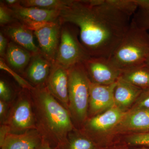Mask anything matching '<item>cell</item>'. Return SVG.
Here are the masks:
<instances>
[{
    "label": "cell",
    "mask_w": 149,
    "mask_h": 149,
    "mask_svg": "<svg viewBox=\"0 0 149 149\" xmlns=\"http://www.w3.org/2000/svg\"><path fill=\"white\" fill-rule=\"evenodd\" d=\"M130 17L106 0H70L61 11V24L79 29L80 42L91 57L109 58L128 31Z\"/></svg>",
    "instance_id": "obj_1"
},
{
    "label": "cell",
    "mask_w": 149,
    "mask_h": 149,
    "mask_svg": "<svg viewBox=\"0 0 149 149\" xmlns=\"http://www.w3.org/2000/svg\"><path fill=\"white\" fill-rule=\"evenodd\" d=\"M36 129L43 141L54 149H62L70 132L76 128L69 111L49 93L46 86L31 90Z\"/></svg>",
    "instance_id": "obj_2"
},
{
    "label": "cell",
    "mask_w": 149,
    "mask_h": 149,
    "mask_svg": "<svg viewBox=\"0 0 149 149\" xmlns=\"http://www.w3.org/2000/svg\"><path fill=\"white\" fill-rule=\"evenodd\" d=\"M149 56V34L133 20L120 45L109 58L121 71L145 64Z\"/></svg>",
    "instance_id": "obj_3"
},
{
    "label": "cell",
    "mask_w": 149,
    "mask_h": 149,
    "mask_svg": "<svg viewBox=\"0 0 149 149\" xmlns=\"http://www.w3.org/2000/svg\"><path fill=\"white\" fill-rule=\"evenodd\" d=\"M68 70V110L74 125L82 127L88 119L91 81L83 63Z\"/></svg>",
    "instance_id": "obj_4"
},
{
    "label": "cell",
    "mask_w": 149,
    "mask_h": 149,
    "mask_svg": "<svg viewBox=\"0 0 149 149\" xmlns=\"http://www.w3.org/2000/svg\"><path fill=\"white\" fill-rule=\"evenodd\" d=\"M4 124L10 133H21L36 129V118L31 91L22 88L11 104Z\"/></svg>",
    "instance_id": "obj_5"
},
{
    "label": "cell",
    "mask_w": 149,
    "mask_h": 149,
    "mask_svg": "<svg viewBox=\"0 0 149 149\" xmlns=\"http://www.w3.org/2000/svg\"><path fill=\"white\" fill-rule=\"evenodd\" d=\"M61 24L60 42L55 62L68 69L91 56L80 42L78 28L69 23Z\"/></svg>",
    "instance_id": "obj_6"
},
{
    "label": "cell",
    "mask_w": 149,
    "mask_h": 149,
    "mask_svg": "<svg viewBox=\"0 0 149 149\" xmlns=\"http://www.w3.org/2000/svg\"><path fill=\"white\" fill-rule=\"evenodd\" d=\"M127 112L115 106L101 113L88 118L80 130L95 142L99 134L115 130Z\"/></svg>",
    "instance_id": "obj_7"
},
{
    "label": "cell",
    "mask_w": 149,
    "mask_h": 149,
    "mask_svg": "<svg viewBox=\"0 0 149 149\" xmlns=\"http://www.w3.org/2000/svg\"><path fill=\"white\" fill-rule=\"evenodd\" d=\"M92 83L109 85L117 82L122 71L109 58L91 57L83 63Z\"/></svg>",
    "instance_id": "obj_8"
},
{
    "label": "cell",
    "mask_w": 149,
    "mask_h": 149,
    "mask_svg": "<svg viewBox=\"0 0 149 149\" xmlns=\"http://www.w3.org/2000/svg\"><path fill=\"white\" fill-rule=\"evenodd\" d=\"M116 82L101 85L91 82L89 96L88 117L100 114L115 106L114 92Z\"/></svg>",
    "instance_id": "obj_9"
},
{
    "label": "cell",
    "mask_w": 149,
    "mask_h": 149,
    "mask_svg": "<svg viewBox=\"0 0 149 149\" xmlns=\"http://www.w3.org/2000/svg\"><path fill=\"white\" fill-rule=\"evenodd\" d=\"M68 70L53 62L46 87L52 95L68 110Z\"/></svg>",
    "instance_id": "obj_10"
},
{
    "label": "cell",
    "mask_w": 149,
    "mask_h": 149,
    "mask_svg": "<svg viewBox=\"0 0 149 149\" xmlns=\"http://www.w3.org/2000/svg\"><path fill=\"white\" fill-rule=\"evenodd\" d=\"M61 24L52 22L34 32L41 53L52 62L55 61L61 40Z\"/></svg>",
    "instance_id": "obj_11"
},
{
    "label": "cell",
    "mask_w": 149,
    "mask_h": 149,
    "mask_svg": "<svg viewBox=\"0 0 149 149\" xmlns=\"http://www.w3.org/2000/svg\"><path fill=\"white\" fill-rule=\"evenodd\" d=\"M53 62L42 53L33 54L23 75L35 88L46 86Z\"/></svg>",
    "instance_id": "obj_12"
},
{
    "label": "cell",
    "mask_w": 149,
    "mask_h": 149,
    "mask_svg": "<svg viewBox=\"0 0 149 149\" xmlns=\"http://www.w3.org/2000/svg\"><path fill=\"white\" fill-rule=\"evenodd\" d=\"M1 32L10 41L26 49L33 54L41 53L35 44L34 33L17 20L2 27Z\"/></svg>",
    "instance_id": "obj_13"
},
{
    "label": "cell",
    "mask_w": 149,
    "mask_h": 149,
    "mask_svg": "<svg viewBox=\"0 0 149 149\" xmlns=\"http://www.w3.org/2000/svg\"><path fill=\"white\" fill-rule=\"evenodd\" d=\"M114 130L120 133L148 132L149 109H130Z\"/></svg>",
    "instance_id": "obj_14"
},
{
    "label": "cell",
    "mask_w": 149,
    "mask_h": 149,
    "mask_svg": "<svg viewBox=\"0 0 149 149\" xmlns=\"http://www.w3.org/2000/svg\"><path fill=\"white\" fill-rule=\"evenodd\" d=\"M143 90L127 82L121 77L115 88V105L125 111L131 108Z\"/></svg>",
    "instance_id": "obj_15"
},
{
    "label": "cell",
    "mask_w": 149,
    "mask_h": 149,
    "mask_svg": "<svg viewBox=\"0 0 149 149\" xmlns=\"http://www.w3.org/2000/svg\"><path fill=\"white\" fill-rule=\"evenodd\" d=\"M43 139L37 129L21 133H9L1 149H37Z\"/></svg>",
    "instance_id": "obj_16"
},
{
    "label": "cell",
    "mask_w": 149,
    "mask_h": 149,
    "mask_svg": "<svg viewBox=\"0 0 149 149\" xmlns=\"http://www.w3.org/2000/svg\"><path fill=\"white\" fill-rule=\"evenodd\" d=\"M17 20L26 19L37 22H60L61 11L49 10L37 7H25L20 3L10 8Z\"/></svg>",
    "instance_id": "obj_17"
},
{
    "label": "cell",
    "mask_w": 149,
    "mask_h": 149,
    "mask_svg": "<svg viewBox=\"0 0 149 149\" xmlns=\"http://www.w3.org/2000/svg\"><path fill=\"white\" fill-rule=\"evenodd\" d=\"M33 54L29 51L10 41L5 57L8 66L17 72L24 73L31 60Z\"/></svg>",
    "instance_id": "obj_18"
},
{
    "label": "cell",
    "mask_w": 149,
    "mask_h": 149,
    "mask_svg": "<svg viewBox=\"0 0 149 149\" xmlns=\"http://www.w3.org/2000/svg\"><path fill=\"white\" fill-rule=\"evenodd\" d=\"M120 77L142 90L149 89V66L146 63L123 70Z\"/></svg>",
    "instance_id": "obj_19"
},
{
    "label": "cell",
    "mask_w": 149,
    "mask_h": 149,
    "mask_svg": "<svg viewBox=\"0 0 149 149\" xmlns=\"http://www.w3.org/2000/svg\"><path fill=\"white\" fill-rule=\"evenodd\" d=\"M100 147L92 139L75 128L69 133L67 142L62 149H105Z\"/></svg>",
    "instance_id": "obj_20"
},
{
    "label": "cell",
    "mask_w": 149,
    "mask_h": 149,
    "mask_svg": "<svg viewBox=\"0 0 149 149\" xmlns=\"http://www.w3.org/2000/svg\"><path fill=\"white\" fill-rule=\"evenodd\" d=\"M70 0H22L20 4L25 7H37L49 10H63Z\"/></svg>",
    "instance_id": "obj_21"
},
{
    "label": "cell",
    "mask_w": 149,
    "mask_h": 149,
    "mask_svg": "<svg viewBox=\"0 0 149 149\" xmlns=\"http://www.w3.org/2000/svg\"><path fill=\"white\" fill-rule=\"evenodd\" d=\"M107 2L127 16L134 15L139 9L136 0H106Z\"/></svg>",
    "instance_id": "obj_22"
},
{
    "label": "cell",
    "mask_w": 149,
    "mask_h": 149,
    "mask_svg": "<svg viewBox=\"0 0 149 149\" xmlns=\"http://www.w3.org/2000/svg\"><path fill=\"white\" fill-rule=\"evenodd\" d=\"M124 141V144L128 147H149V131L132 133L126 136Z\"/></svg>",
    "instance_id": "obj_23"
},
{
    "label": "cell",
    "mask_w": 149,
    "mask_h": 149,
    "mask_svg": "<svg viewBox=\"0 0 149 149\" xmlns=\"http://www.w3.org/2000/svg\"><path fill=\"white\" fill-rule=\"evenodd\" d=\"M0 68L2 70H5L10 74L22 89H27L31 91L35 88L26 79L19 75L16 71L9 66L6 62L5 60L1 57L0 58Z\"/></svg>",
    "instance_id": "obj_24"
},
{
    "label": "cell",
    "mask_w": 149,
    "mask_h": 149,
    "mask_svg": "<svg viewBox=\"0 0 149 149\" xmlns=\"http://www.w3.org/2000/svg\"><path fill=\"white\" fill-rule=\"evenodd\" d=\"M139 27L149 29V8H139L132 19Z\"/></svg>",
    "instance_id": "obj_25"
},
{
    "label": "cell",
    "mask_w": 149,
    "mask_h": 149,
    "mask_svg": "<svg viewBox=\"0 0 149 149\" xmlns=\"http://www.w3.org/2000/svg\"><path fill=\"white\" fill-rule=\"evenodd\" d=\"M17 93H15L12 89L5 80H0V100L8 103H12Z\"/></svg>",
    "instance_id": "obj_26"
},
{
    "label": "cell",
    "mask_w": 149,
    "mask_h": 149,
    "mask_svg": "<svg viewBox=\"0 0 149 149\" xmlns=\"http://www.w3.org/2000/svg\"><path fill=\"white\" fill-rule=\"evenodd\" d=\"M17 19L15 18L13 11L4 3L0 2V25L3 27L10 24Z\"/></svg>",
    "instance_id": "obj_27"
},
{
    "label": "cell",
    "mask_w": 149,
    "mask_h": 149,
    "mask_svg": "<svg viewBox=\"0 0 149 149\" xmlns=\"http://www.w3.org/2000/svg\"><path fill=\"white\" fill-rule=\"evenodd\" d=\"M149 109V89L143 90L130 109Z\"/></svg>",
    "instance_id": "obj_28"
},
{
    "label": "cell",
    "mask_w": 149,
    "mask_h": 149,
    "mask_svg": "<svg viewBox=\"0 0 149 149\" xmlns=\"http://www.w3.org/2000/svg\"><path fill=\"white\" fill-rule=\"evenodd\" d=\"M12 103H8L0 100V123L1 125L3 124L5 121L6 118L8 114Z\"/></svg>",
    "instance_id": "obj_29"
},
{
    "label": "cell",
    "mask_w": 149,
    "mask_h": 149,
    "mask_svg": "<svg viewBox=\"0 0 149 149\" xmlns=\"http://www.w3.org/2000/svg\"><path fill=\"white\" fill-rule=\"evenodd\" d=\"M9 42L8 39L2 32H0V56L1 58H5L6 52Z\"/></svg>",
    "instance_id": "obj_30"
},
{
    "label": "cell",
    "mask_w": 149,
    "mask_h": 149,
    "mask_svg": "<svg viewBox=\"0 0 149 149\" xmlns=\"http://www.w3.org/2000/svg\"><path fill=\"white\" fill-rule=\"evenodd\" d=\"M10 133L8 127L4 124H1L0 127V147L1 146L5 140L7 135Z\"/></svg>",
    "instance_id": "obj_31"
},
{
    "label": "cell",
    "mask_w": 149,
    "mask_h": 149,
    "mask_svg": "<svg viewBox=\"0 0 149 149\" xmlns=\"http://www.w3.org/2000/svg\"><path fill=\"white\" fill-rule=\"evenodd\" d=\"M9 8L13 7L17 5L20 3L21 1H18V0H6V1H2Z\"/></svg>",
    "instance_id": "obj_32"
},
{
    "label": "cell",
    "mask_w": 149,
    "mask_h": 149,
    "mask_svg": "<svg viewBox=\"0 0 149 149\" xmlns=\"http://www.w3.org/2000/svg\"><path fill=\"white\" fill-rule=\"evenodd\" d=\"M139 8H149V0H136Z\"/></svg>",
    "instance_id": "obj_33"
},
{
    "label": "cell",
    "mask_w": 149,
    "mask_h": 149,
    "mask_svg": "<svg viewBox=\"0 0 149 149\" xmlns=\"http://www.w3.org/2000/svg\"><path fill=\"white\" fill-rule=\"evenodd\" d=\"M37 149H54L48 143H47L44 141H42V143L40 144L39 147Z\"/></svg>",
    "instance_id": "obj_34"
},
{
    "label": "cell",
    "mask_w": 149,
    "mask_h": 149,
    "mask_svg": "<svg viewBox=\"0 0 149 149\" xmlns=\"http://www.w3.org/2000/svg\"><path fill=\"white\" fill-rule=\"evenodd\" d=\"M105 149H132L130 148L129 147L126 145L124 144V145H121V146H113L109 147V148H107Z\"/></svg>",
    "instance_id": "obj_35"
},
{
    "label": "cell",
    "mask_w": 149,
    "mask_h": 149,
    "mask_svg": "<svg viewBox=\"0 0 149 149\" xmlns=\"http://www.w3.org/2000/svg\"><path fill=\"white\" fill-rule=\"evenodd\" d=\"M132 149H149V147H137L133 148Z\"/></svg>",
    "instance_id": "obj_36"
},
{
    "label": "cell",
    "mask_w": 149,
    "mask_h": 149,
    "mask_svg": "<svg viewBox=\"0 0 149 149\" xmlns=\"http://www.w3.org/2000/svg\"><path fill=\"white\" fill-rule=\"evenodd\" d=\"M146 63L147 65H148L149 66V56L148 57V59L147 60Z\"/></svg>",
    "instance_id": "obj_37"
}]
</instances>
